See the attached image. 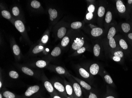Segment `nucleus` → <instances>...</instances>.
Here are the masks:
<instances>
[{
    "label": "nucleus",
    "mask_w": 132,
    "mask_h": 98,
    "mask_svg": "<svg viewBox=\"0 0 132 98\" xmlns=\"http://www.w3.org/2000/svg\"><path fill=\"white\" fill-rule=\"evenodd\" d=\"M9 75L13 79H17L19 77V74L15 71H11L9 73Z\"/></svg>",
    "instance_id": "nucleus-27"
},
{
    "label": "nucleus",
    "mask_w": 132,
    "mask_h": 98,
    "mask_svg": "<svg viewBox=\"0 0 132 98\" xmlns=\"http://www.w3.org/2000/svg\"><path fill=\"white\" fill-rule=\"evenodd\" d=\"M69 42L70 39L69 37L67 36L65 37L61 41V44L63 47H66L69 44Z\"/></svg>",
    "instance_id": "nucleus-29"
},
{
    "label": "nucleus",
    "mask_w": 132,
    "mask_h": 98,
    "mask_svg": "<svg viewBox=\"0 0 132 98\" xmlns=\"http://www.w3.org/2000/svg\"><path fill=\"white\" fill-rule=\"evenodd\" d=\"M112 14L110 12L108 11L106 13V17H105V21L106 23H109L111 21V19H112Z\"/></svg>",
    "instance_id": "nucleus-31"
},
{
    "label": "nucleus",
    "mask_w": 132,
    "mask_h": 98,
    "mask_svg": "<svg viewBox=\"0 0 132 98\" xmlns=\"http://www.w3.org/2000/svg\"><path fill=\"white\" fill-rule=\"evenodd\" d=\"M48 13L50 15V20L51 21H53L58 17V12L56 10L50 8L48 10Z\"/></svg>",
    "instance_id": "nucleus-12"
},
{
    "label": "nucleus",
    "mask_w": 132,
    "mask_h": 98,
    "mask_svg": "<svg viewBox=\"0 0 132 98\" xmlns=\"http://www.w3.org/2000/svg\"><path fill=\"white\" fill-rule=\"evenodd\" d=\"M12 12L13 15L15 16H18L20 14V10L19 8L17 6L13 7L12 9Z\"/></svg>",
    "instance_id": "nucleus-34"
},
{
    "label": "nucleus",
    "mask_w": 132,
    "mask_h": 98,
    "mask_svg": "<svg viewBox=\"0 0 132 98\" xmlns=\"http://www.w3.org/2000/svg\"><path fill=\"white\" fill-rule=\"evenodd\" d=\"M82 23L80 22H75L71 24V27L73 29L80 28L82 26Z\"/></svg>",
    "instance_id": "nucleus-23"
},
{
    "label": "nucleus",
    "mask_w": 132,
    "mask_h": 98,
    "mask_svg": "<svg viewBox=\"0 0 132 98\" xmlns=\"http://www.w3.org/2000/svg\"><path fill=\"white\" fill-rule=\"evenodd\" d=\"M63 98H71L70 97H68V96H67V97H63Z\"/></svg>",
    "instance_id": "nucleus-49"
},
{
    "label": "nucleus",
    "mask_w": 132,
    "mask_h": 98,
    "mask_svg": "<svg viewBox=\"0 0 132 98\" xmlns=\"http://www.w3.org/2000/svg\"><path fill=\"white\" fill-rule=\"evenodd\" d=\"M15 26L19 32L23 33L25 30V27L24 24L21 20H17L14 23Z\"/></svg>",
    "instance_id": "nucleus-7"
},
{
    "label": "nucleus",
    "mask_w": 132,
    "mask_h": 98,
    "mask_svg": "<svg viewBox=\"0 0 132 98\" xmlns=\"http://www.w3.org/2000/svg\"><path fill=\"white\" fill-rule=\"evenodd\" d=\"M2 82L1 80H0V89H2Z\"/></svg>",
    "instance_id": "nucleus-45"
},
{
    "label": "nucleus",
    "mask_w": 132,
    "mask_h": 98,
    "mask_svg": "<svg viewBox=\"0 0 132 98\" xmlns=\"http://www.w3.org/2000/svg\"><path fill=\"white\" fill-rule=\"evenodd\" d=\"M21 70L24 74L28 75L33 76L35 75V72L31 69L25 66H23L21 68Z\"/></svg>",
    "instance_id": "nucleus-13"
},
{
    "label": "nucleus",
    "mask_w": 132,
    "mask_h": 98,
    "mask_svg": "<svg viewBox=\"0 0 132 98\" xmlns=\"http://www.w3.org/2000/svg\"><path fill=\"white\" fill-rule=\"evenodd\" d=\"M35 65L37 67L39 68H44L47 65V62L44 60H38L36 62Z\"/></svg>",
    "instance_id": "nucleus-17"
},
{
    "label": "nucleus",
    "mask_w": 132,
    "mask_h": 98,
    "mask_svg": "<svg viewBox=\"0 0 132 98\" xmlns=\"http://www.w3.org/2000/svg\"><path fill=\"white\" fill-rule=\"evenodd\" d=\"M61 51L59 47H55L51 51V55L53 57H58L61 54Z\"/></svg>",
    "instance_id": "nucleus-18"
},
{
    "label": "nucleus",
    "mask_w": 132,
    "mask_h": 98,
    "mask_svg": "<svg viewBox=\"0 0 132 98\" xmlns=\"http://www.w3.org/2000/svg\"><path fill=\"white\" fill-rule=\"evenodd\" d=\"M4 98H17V97L15 94L9 91H5L2 93Z\"/></svg>",
    "instance_id": "nucleus-14"
},
{
    "label": "nucleus",
    "mask_w": 132,
    "mask_h": 98,
    "mask_svg": "<svg viewBox=\"0 0 132 98\" xmlns=\"http://www.w3.org/2000/svg\"><path fill=\"white\" fill-rule=\"evenodd\" d=\"M84 44V41L82 39L80 38H76L75 40L74 43L72 45V47L74 50H78L79 48L82 47Z\"/></svg>",
    "instance_id": "nucleus-5"
},
{
    "label": "nucleus",
    "mask_w": 132,
    "mask_h": 98,
    "mask_svg": "<svg viewBox=\"0 0 132 98\" xmlns=\"http://www.w3.org/2000/svg\"><path fill=\"white\" fill-rule=\"evenodd\" d=\"M79 72L80 75L85 79H88L90 77L89 73L82 67L79 68Z\"/></svg>",
    "instance_id": "nucleus-15"
},
{
    "label": "nucleus",
    "mask_w": 132,
    "mask_h": 98,
    "mask_svg": "<svg viewBox=\"0 0 132 98\" xmlns=\"http://www.w3.org/2000/svg\"><path fill=\"white\" fill-rule=\"evenodd\" d=\"M121 28L124 32H125L126 33H127L130 30V25L127 23H124L121 25Z\"/></svg>",
    "instance_id": "nucleus-24"
},
{
    "label": "nucleus",
    "mask_w": 132,
    "mask_h": 98,
    "mask_svg": "<svg viewBox=\"0 0 132 98\" xmlns=\"http://www.w3.org/2000/svg\"><path fill=\"white\" fill-rule=\"evenodd\" d=\"M116 33V30L115 28L112 27L110 29L108 34V38L110 39L111 38H113Z\"/></svg>",
    "instance_id": "nucleus-22"
},
{
    "label": "nucleus",
    "mask_w": 132,
    "mask_h": 98,
    "mask_svg": "<svg viewBox=\"0 0 132 98\" xmlns=\"http://www.w3.org/2000/svg\"><path fill=\"white\" fill-rule=\"evenodd\" d=\"M44 49V48L43 46L37 45L33 49L32 52L34 54H36L39 53L41 52L42 51H43Z\"/></svg>",
    "instance_id": "nucleus-19"
},
{
    "label": "nucleus",
    "mask_w": 132,
    "mask_h": 98,
    "mask_svg": "<svg viewBox=\"0 0 132 98\" xmlns=\"http://www.w3.org/2000/svg\"><path fill=\"white\" fill-rule=\"evenodd\" d=\"M66 29L64 27H63L59 29L58 32V37L59 38H61L64 37L66 34Z\"/></svg>",
    "instance_id": "nucleus-16"
},
{
    "label": "nucleus",
    "mask_w": 132,
    "mask_h": 98,
    "mask_svg": "<svg viewBox=\"0 0 132 98\" xmlns=\"http://www.w3.org/2000/svg\"><path fill=\"white\" fill-rule=\"evenodd\" d=\"M105 98H115V97H114V96H111V95H110V96H107L106 97H105Z\"/></svg>",
    "instance_id": "nucleus-46"
},
{
    "label": "nucleus",
    "mask_w": 132,
    "mask_h": 98,
    "mask_svg": "<svg viewBox=\"0 0 132 98\" xmlns=\"http://www.w3.org/2000/svg\"><path fill=\"white\" fill-rule=\"evenodd\" d=\"M55 72L60 75H64L66 74L65 69L61 66H56L55 67Z\"/></svg>",
    "instance_id": "nucleus-21"
},
{
    "label": "nucleus",
    "mask_w": 132,
    "mask_h": 98,
    "mask_svg": "<svg viewBox=\"0 0 132 98\" xmlns=\"http://www.w3.org/2000/svg\"><path fill=\"white\" fill-rule=\"evenodd\" d=\"M86 49L85 47H81L77 50V52L78 54H81V53L84 52L85 51H86Z\"/></svg>",
    "instance_id": "nucleus-40"
},
{
    "label": "nucleus",
    "mask_w": 132,
    "mask_h": 98,
    "mask_svg": "<svg viewBox=\"0 0 132 98\" xmlns=\"http://www.w3.org/2000/svg\"><path fill=\"white\" fill-rule=\"evenodd\" d=\"M30 5L32 7L34 8L38 9L40 7L41 4H40V2L37 0H34L31 2Z\"/></svg>",
    "instance_id": "nucleus-26"
},
{
    "label": "nucleus",
    "mask_w": 132,
    "mask_h": 98,
    "mask_svg": "<svg viewBox=\"0 0 132 98\" xmlns=\"http://www.w3.org/2000/svg\"><path fill=\"white\" fill-rule=\"evenodd\" d=\"M103 33V30L101 28H95L91 31V34L93 37H99Z\"/></svg>",
    "instance_id": "nucleus-11"
},
{
    "label": "nucleus",
    "mask_w": 132,
    "mask_h": 98,
    "mask_svg": "<svg viewBox=\"0 0 132 98\" xmlns=\"http://www.w3.org/2000/svg\"><path fill=\"white\" fill-rule=\"evenodd\" d=\"M88 98H98L97 96L95 93L90 92Z\"/></svg>",
    "instance_id": "nucleus-41"
},
{
    "label": "nucleus",
    "mask_w": 132,
    "mask_h": 98,
    "mask_svg": "<svg viewBox=\"0 0 132 98\" xmlns=\"http://www.w3.org/2000/svg\"><path fill=\"white\" fill-rule=\"evenodd\" d=\"M75 98H83L82 92L80 85L78 83L73 84Z\"/></svg>",
    "instance_id": "nucleus-4"
},
{
    "label": "nucleus",
    "mask_w": 132,
    "mask_h": 98,
    "mask_svg": "<svg viewBox=\"0 0 132 98\" xmlns=\"http://www.w3.org/2000/svg\"><path fill=\"white\" fill-rule=\"evenodd\" d=\"M1 14L4 18L7 19H10L11 18V15L10 13L7 10H3L1 12Z\"/></svg>",
    "instance_id": "nucleus-28"
},
{
    "label": "nucleus",
    "mask_w": 132,
    "mask_h": 98,
    "mask_svg": "<svg viewBox=\"0 0 132 98\" xmlns=\"http://www.w3.org/2000/svg\"><path fill=\"white\" fill-rule=\"evenodd\" d=\"M109 44L112 48H115L116 47V43L115 40L113 38H111L109 39Z\"/></svg>",
    "instance_id": "nucleus-35"
},
{
    "label": "nucleus",
    "mask_w": 132,
    "mask_h": 98,
    "mask_svg": "<svg viewBox=\"0 0 132 98\" xmlns=\"http://www.w3.org/2000/svg\"><path fill=\"white\" fill-rule=\"evenodd\" d=\"M95 10V7L93 4H91L88 8V11L89 13H93Z\"/></svg>",
    "instance_id": "nucleus-38"
},
{
    "label": "nucleus",
    "mask_w": 132,
    "mask_h": 98,
    "mask_svg": "<svg viewBox=\"0 0 132 98\" xmlns=\"http://www.w3.org/2000/svg\"><path fill=\"white\" fill-rule=\"evenodd\" d=\"M65 87L67 95L71 98H75L74 93L73 87L68 82L65 81Z\"/></svg>",
    "instance_id": "nucleus-6"
},
{
    "label": "nucleus",
    "mask_w": 132,
    "mask_h": 98,
    "mask_svg": "<svg viewBox=\"0 0 132 98\" xmlns=\"http://www.w3.org/2000/svg\"><path fill=\"white\" fill-rule=\"evenodd\" d=\"M128 37L129 38H130V39L132 40V33H129L128 35Z\"/></svg>",
    "instance_id": "nucleus-44"
},
{
    "label": "nucleus",
    "mask_w": 132,
    "mask_h": 98,
    "mask_svg": "<svg viewBox=\"0 0 132 98\" xmlns=\"http://www.w3.org/2000/svg\"><path fill=\"white\" fill-rule=\"evenodd\" d=\"M48 39H49V37L48 35H44L42 37V43H43V44H46L48 42Z\"/></svg>",
    "instance_id": "nucleus-36"
},
{
    "label": "nucleus",
    "mask_w": 132,
    "mask_h": 98,
    "mask_svg": "<svg viewBox=\"0 0 132 98\" xmlns=\"http://www.w3.org/2000/svg\"><path fill=\"white\" fill-rule=\"evenodd\" d=\"M93 13L89 12L86 15V18L88 20H91V19H92L93 18Z\"/></svg>",
    "instance_id": "nucleus-39"
},
{
    "label": "nucleus",
    "mask_w": 132,
    "mask_h": 98,
    "mask_svg": "<svg viewBox=\"0 0 132 98\" xmlns=\"http://www.w3.org/2000/svg\"><path fill=\"white\" fill-rule=\"evenodd\" d=\"M116 7L117 10L120 13H124L125 12V6L122 2L120 0H117L116 2Z\"/></svg>",
    "instance_id": "nucleus-9"
},
{
    "label": "nucleus",
    "mask_w": 132,
    "mask_h": 98,
    "mask_svg": "<svg viewBox=\"0 0 132 98\" xmlns=\"http://www.w3.org/2000/svg\"><path fill=\"white\" fill-rule=\"evenodd\" d=\"M53 85L55 89L58 92L59 95L61 97H66L68 96L66 93L65 87L61 83L58 81H56L53 83Z\"/></svg>",
    "instance_id": "nucleus-2"
},
{
    "label": "nucleus",
    "mask_w": 132,
    "mask_h": 98,
    "mask_svg": "<svg viewBox=\"0 0 132 98\" xmlns=\"http://www.w3.org/2000/svg\"><path fill=\"white\" fill-rule=\"evenodd\" d=\"M0 98H4L3 97V96L2 95V93H0Z\"/></svg>",
    "instance_id": "nucleus-48"
},
{
    "label": "nucleus",
    "mask_w": 132,
    "mask_h": 98,
    "mask_svg": "<svg viewBox=\"0 0 132 98\" xmlns=\"http://www.w3.org/2000/svg\"><path fill=\"white\" fill-rule=\"evenodd\" d=\"M74 78L77 81H78V82H79V84L80 85V86H81L85 90L88 91H90L92 89V87H91V86L89 85L88 83H86V82H85L83 80H79V79H78L75 78V77H74Z\"/></svg>",
    "instance_id": "nucleus-10"
},
{
    "label": "nucleus",
    "mask_w": 132,
    "mask_h": 98,
    "mask_svg": "<svg viewBox=\"0 0 132 98\" xmlns=\"http://www.w3.org/2000/svg\"><path fill=\"white\" fill-rule=\"evenodd\" d=\"M40 90L39 86L35 85L29 87L24 93L23 97L24 98H28L31 97L33 95L37 93Z\"/></svg>",
    "instance_id": "nucleus-1"
},
{
    "label": "nucleus",
    "mask_w": 132,
    "mask_h": 98,
    "mask_svg": "<svg viewBox=\"0 0 132 98\" xmlns=\"http://www.w3.org/2000/svg\"><path fill=\"white\" fill-rule=\"evenodd\" d=\"M13 53L16 56H19L20 53V48L17 45L15 44L12 47Z\"/></svg>",
    "instance_id": "nucleus-25"
},
{
    "label": "nucleus",
    "mask_w": 132,
    "mask_h": 98,
    "mask_svg": "<svg viewBox=\"0 0 132 98\" xmlns=\"http://www.w3.org/2000/svg\"><path fill=\"white\" fill-rule=\"evenodd\" d=\"M44 86L46 90L47 91L50 93L51 97L53 96V95L56 94H59L56 90L55 89L52 84L47 79H45L44 82Z\"/></svg>",
    "instance_id": "nucleus-3"
},
{
    "label": "nucleus",
    "mask_w": 132,
    "mask_h": 98,
    "mask_svg": "<svg viewBox=\"0 0 132 98\" xmlns=\"http://www.w3.org/2000/svg\"><path fill=\"white\" fill-rule=\"evenodd\" d=\"M104 78L106 83L108 84H111L113 82L112 79H111L110 76L108 75H105L104 77Z\"/></svg>",
    "instance_id": "nucleus-33"
},
{
    "label": "nucleus",
    "mask_w": 132,
    "mask_h": 98,
    "mask_svg": "<svg viewBox=\"0 0 132 98\" xmlns=\"http://www.w3.org/2000/svg\"><path fill=\"white\" fill-rule=\"evenodd\" d=\"M112 59L113 60L116 62H119L121 61V58L115 56H114V57H113Z\"/></svg>",
    "instance_id": "nucleus-42"
},
{
    "label": "nucleus",
    "mask_w": 132,
    "mask_h": 98,
    "mask_svg": "<svg viewBox=\"0 0 132 98\" xmlns=\"http://www.w3.org/2000/svg\"><path fill=\"white\" fill-rule=\"evenodd\" d=\"M99 66L98 64L96 63L92 64L89 67V72L90 74L93 75H97L99 72Z\"/></svg>",
    "instance_id": "nucleus-8"
},
{
    "label": "nucleus",
    "mask_w": 132,
    "mask_h": 98,
    "mask_svg": "<svg viewBox=\"0 0 132 98\" xmlns=\"http://www.w3.org/2000/svg\"><path fill=\"white\" fill-rule=\"evenodd\" d=\"M128 2L129 4H132V0H128Z\"/></svg>",
    "instance_id": "nucleus-47"
},
{
    "label": "nucleus",
    "mask_w": 132,
    "mask_h": 98,
    "mask_svg": "<svg viewBox=\"0 0 132 98\" xmlns=\"http://www.w3.org/2000/svg\"><path fill=\"white\" fill-rule=\"evenodd\" d=\"M114 56L119 57L121 58L124 56V53L122 51H116L114 53Z\"/></svg>",
    "instance_id": "nucleus-37"
},
{
    "label": "nucleus",
    "mask_w": 132,
    "mask_h": 98,
    "mask_svg": "<svg viewBox=\"0 0 132 98\" xmlns=\"http://www.w3.org/2000/svg\"><path fill=\"white\" fill-rule=\"evenodd\" d=\"M105 8L103 6H100L99 7L98 10V15L99 17H103L105 14Z\"/></svg>",
    "instance_id": "nucleus-30"
},
{
    "label": "nucleus",
    "mask_w": 132,
    "mask_h": 98,
    "mask_svg": "<svg viewBox=\"0 0 132 98\" xmlns=\"http://www.w3.org/2000/svg\"><path fill=\"white\" fill-rule=\"evenodd\" d=\"M119 44L121 47L124 49H127L128 48V45L127 43L123 39H121L119 41Z\"/></svg>",
    "instance_id": "nucleus-32"
},
{
    "label": "nucleus",
    "mask_w": 132,
    "mask_h": 98,
    "mask_svg": "<svg viewBox=\"0 0 132 98\" xmlns=\"http://www.w3.org/2000/svg\"><path fill=\"white\" fill-rule=\"evenodd\" d=\"M52 98L51 97V98Z\"/></svg>",
    "instance_id": "nucleus-50"
},
{
    "label": "nucleus",
    "mask_w": 132,
    "mask_h": 98,
    "mask_svg": "<svg viewBox=\"0 0 132 98\" xmlns=\"http://www.w3.org/2000/svg\"><path fill=\"white\" fill-rule=\"evenodd\" d=\"M52 98H63L59 94H56L53 95V96L51 97Z\"/></svg>",
    "instance_id": "nucleus-43"
},
{
    "label": "nucleus",
    "mask_w": 132,
    "mask_h": 98,
    "mask_svg": "<svg viewBox=\"0 0 132 98\" xmlns=\"http://www.w3.org/2000/svg\"><path fill=\"white\" fill-rule=\"evenodd\" d=\"M101 48L98 44H96L95 45L93 48V53L95 57H97L99 55L100 53Z\"/></svg>",
    "instance_id": "nucleus-20"
}]
</instances>
